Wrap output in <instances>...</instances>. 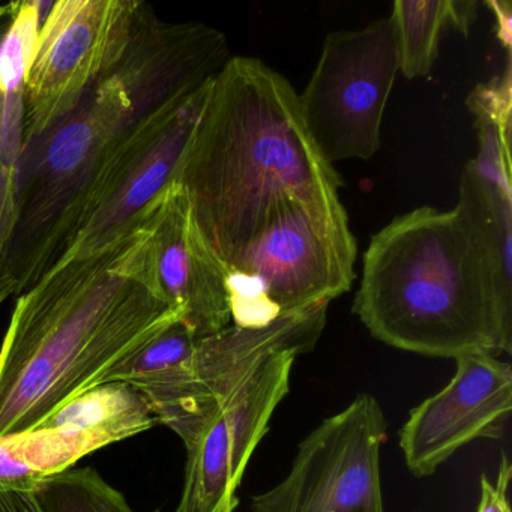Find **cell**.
Returning <instances> with one entry per match:
<instances>
[{
  "mask_svg": "<svg viewBox=\"0 0 512 512\" xmlns=\"http://www.w3.org/2000/svg\"><path fill=\"white\" fill-rule=\"evenodd\" d=\"M214 79L137 115L119 134L101 160L79 218L52 266L83 259L112 244L175 181L202 121Z\"/></svg>",
  "mask_w": 512,
  "mask_h": 512,
  "instance_id": "52a82bcc",
  "label": "cell"
},
{
  "mask_svg": "<svg viewBox=\"0 0 512 512\" xmlns=\"http://www.w3.org/2000/svg\"><path fill=\"white\" fill-rule=\"evenodd\" d=\"M179 320L142 215L103 250L52 266L20 293L0 346V437L103 385Z\"/></svg>",
  "mask_w": 512,
  "mask_h": 512,
  "instance_id": "7a4b0ae2",
  "label": "cell"
},
{
  "mask_svg": "<svg viewBox=\"0 0 512 512\" xmlns=\"http://www.w3.org/2000/svg\"><path fill=\"white\" fill-rule=\"evenodd\" d=\"M41 7L40 2L14 4L13 20L0 40V95L25 91L40 40Z\"/></svg>",
  "mask_w": 512,
  "mask_h": 512,
  "instance_id": "ac0fdd59",
  "label": "cell"
},
{
  "mask_svg": "<svg viewBox=\"0 0 512 512\" xmlns=\"http://www.w3.org/2000/svg\"><path fill=\"white\" fill-rule=\"evenodd\" d=\"M358 245L340 196L289 199L227 275L232 325L263 328L355 281Z\"/></svg>",
  "mask_w": 512,
  "mask_h": 512,
  "instance_id": "8992f818",
  "label": "cell"
},
{
  "mask_svg": "<svg viewBox=\"0 0 512 512\" xmlns=\"http://www.w3.org/2000/svg\"><path fill=\"white\" fill-rule=\"evenodd\" d=\"M43 512H137L121 491L91 467L47 476L34 490Z\"/></svg>",
  "mask_w": 512,
  "mask_h": 512,
  "instance_id": "e0dca14e",
  "label": "cell"
},
{
  "mask_svg": "<svg viewBox=\"0 0 512 512\" xmlns=\"http://www.w3.org/2000/svg\"><path fill=\"white\" fill-rule=\"evenodd\" d=\"M137 0H59L41 25L25 82L23 148L70 118L127 52Z\"/></svg>",
  "mask_w": 512,
  "mask_h": 512,
  "instance_id": "9c48e42d",
  "label": "cell"
},
{
  "mask_svg": "<svg viewBox=\"0 0 512 512\" xmlns=\"http://www.w3.org/2000/svg\"><path fill=\"white\" fill-rule=\"evenodd\" d=\"M400 73L391 19L332 32L304 91L299 112L329 164L370 160L382 146V122Z\"/></svg>",
  "mask_w": 512,
  "mask_h": 512,
  "instance_id": "ba28073f",
  "label": "cell"
},
{
  "mask_svg": "<svg viewBox=\"0 0 512 512\" xmlns=\"http://www.w3.org/2000/svg\"><path fill=\"white\" fill-rule=\"evenodd\" d=\"M512 479V464L508 455L500 460L496 482H491L487 475L481 476V500L478 512H511L508 500V488Z\"/></svg>",
  "mask_w": 512,
  "mask_h": 512,
  "instance_id": "d6986e66",
  "label": "cell"
},
{
  "mask_svg": "<svg viewBox=\"0 0 512 512\" xmlns=\"http://www.w3.org/2000/svg\"><path fill=\"white\" fill-rule=\"evenodd\" d=\"M136 116L131 92L110 74L70 118L22 149L16 229L7 256L17 293L56 262L101 160Z\"/></svg>",
  "mask_w": 512,
  "mask_h": 512,
  "instance_id": "5b68a950",
  "label": "cell"
},
{
  "mask_svg": "<svg viewBox=\"0 0 512 512\" xmlns=\"http://www.w3.org/2000/svg\"><path fill=\"white\" fill-rule=\"evenodd\" d=\"M16 293V284H14L10 269H8L7 254L0 253V305Z\"/></svg>",
  "mask_w": 512,
  "mask_h": 512,
  "instance_id": "cb8c5ba5",
  "label": "cell"
},
{
  "mask_svg": "<svg viewBox=\"0 0 512 512\" xmlns=\"http://www.w3.org/2000/svg\"><path fill=\"white\" fill-rule=\"evenodd\" d=\"M14 11V4L5 5V7H0V19H4L5 16H11Z\"/></svg>",
  "mask_w": 512,
  "mask_h": 512,
  "instance_id": "d4e9b609",
  "label": "cell"
},
{
  "mask_svg": "<svg viewBox=\"0 0 512 512\" xmlns=\"http://www.w3.org/2000/svg\"><path fill=\"white\" fill-rule=\"evenodd\" d=\"M511 56L503 76L476 86L466 100L475 118L479 151L469 161L482 184L512 203L511 131L512 82Z\"/></svg>",
  "mask_w": 512,
  "mask_h": 512,
  "instance_id": "9a60e30c",
  "label": "cell"
},
{
  "mask_svg": "<svg viewBox=\"0 0 512 512\" xmlns=\"http://www.w3.org/2000/svg\"><path fill=\"white\" fill-rule=\"evenodd\" d=\"M487 7L493 10L499 25V40L506 52H511V4L509 2H487Z\"/></svg>",
  "mask_w": 512,
  "mask_h": 512,
  "instance_id": "603a6c76",
  "label": "cell"
},
{
  "mask_svg": "<svg viewBox=\"0 0 512 512\" xmlns=\"http://www.w3.org/2000/svg\"><path fill=\"white\" fill-rule=\"evenodd\" d=\"M230 58L223 32L202 23L164 25L143 5L112 74L121 77L142 115L214 79Z\"/></svg>",
  "mask_w": 512,
  "mask_h": 512,
  "instance_id": "5bb4252c",
  "label": "cell"
},
{
  "mask_svg": "<svg viewBox=\"0 0 512 512\" xmlns=\"http://www.w3.org/2000/svg\"><path fill=\"white\" fill-rule=\"evenodd\" d=\"M154 236L158 278L197 338L232 325L226 266L200 232L187 194L173 181L143 209Z\"/></svg>",
  "mask_w": 512,
  "mask_h": 512,
  "instance_id": "7c38bea8",
  "label": "cell"
},
{
  "mask_svg": "<svg viewBox=\"0 0 512 512\" xmlns=\"http://www.w3.org/2000/svg\"><path fill=\"white\" fill-rule=\"evenodd\" d=\"M175 181L227 272L287 200L343 187L308 136L289 80L247 56L215 76Z\"/></svg>",
  "mask_w": 512,
  "mask_h": 512,
  "instance_id": "3957f363",
  "label": "cell"
},
{
  "mask_svg": "<svg viewBox=\"0 0 512 512\" xmlns=\"http://www.w3.org/2000/svg\"><path fill=\"white\" fill-rule=\"evenodd\" d=\"M353 313L371 337L403 352L511 353V203L467 163L454 209L421 206L371 238Z\"/></svg>",
  "mask_w": 512,
  "mask_h": 512,
  "instance_id": "6da1fadb",
  "label": "cell"
},
{
  "mask_svg": "<svg viewBox=\"0 0 512 512\" xmlns=\"http://www.w3.org/2000/svg\"><path fill=\"white\" fill-rule=\"evenodd\" d=\"M448 385L410 410L398 431L407 469L425 478L476 439H500L512 412V367L493 353L457 356Z\"/></svg>",
  "mask_w": 512,
  "mask_h": 512,
  "instance_id": "8fae6325",
  "label": "cell"
},
{
  "mask_svg": "<svg viewBox=\"0 0 512 512\" xmlns=\"http://www.w3.org/2000/svg\"><path fill=\"white\" fill-rule=\"evenodd\" d=\"M0 512H43L34 491L0 488Z\"/></svg>",
  "mask_w": 512,
  "mask_h": 512,
  "instance_id": "44dd1931",
  "label": "cell"
},
{
  "mask_svg": "<svg viewBox=\"0 0 512 512\" xmlns=\"http://www.w3.org/2000/svg\"><path fill=\"white\" fill-rule=\"evenodd\" d=\"M328 307L316 304L263 328L230 325L197 341L176 512L236 511L248 463L289 394L296 358L319 343Z\"/></svg>",
  "mask_w": 512,
  "mask_h": 512,
  "instance_id": "277c9868",
  "label": "cell"
},
{
  "mask_svg": "<svg viewBox=\"0 0 512 512\" xmlns=\"http://www.w3.org/2000/svg\"><path fill=\"white\" fill-rule=\"evenodd\" d=\"M157 422L142 392L128 383L106 382L74 398L34 430L2 440L16 460L44 479L104 446L151 430Z\"/></svg>",
  "mask_w": 512,
  "mask_h": 512,
  "instance_id": "4fadbf2b",
  "label": "cell"
},
{
  "mask_svg": "<svg viewBox=\"0 0 512 512\" xmlns=\"http://www.w3.org/2000/svg\"><path fill=\"white\" fill-rule=\"evenodd\" d=\"M389 19L394 25L400 73L409 80L430 76L443 31L451 26L449 0H397Z\"/></svg>",
  "mask_w": 512,
  "mask_h": 512,
  "instance_id": "2e32d148",
  "label": "cell"
},
{
  "mask_svg": "<svg viewBox=\"0 0 512 512\" xmlns=\"http://www.w3.org/2000/svg\"><path fill=\"white\" fill-rule=\"evenodd\" d=\"M388 422L367 392L326 418L298 446L283 481L251 500L253 512H385L380 452Z\"/></svg>",
  "mask_w": 512,
  "mask_h": 512,
  "instance_id": "30bf717a",
  "label": "cell"
},
{
  "mask_svg": "<svg viewBox=\"0 0 512 512\" xmlns=\"http://www.w3.org/2000/svg\"><path fill=\"white\" fill-rule=\"evenodd\" d=\"M41 479L31 467L16 460L0 440V488L34 491Z\"/></svg>",
  "mask_w": 512,
  "mask_h": 512,
  "instance_id": "ffe728a7",
  "label": "cell"
},
{
  "mask_svg": "<svg viewBox=\"0 0 512 512\" xmlns=\"http://www.w3.org/2000/svg\"><path fill=\"white\" fill-rule=\"evenodd\" d=\"M478 7V2H470V0H449L452 28L467 37L478 17Z\"/></svg>",
  "mask_w": 512,
  "mask_h": 512,
  "instance_id": "7402d4cb",
  "label": "cell"
}]
</instances>
